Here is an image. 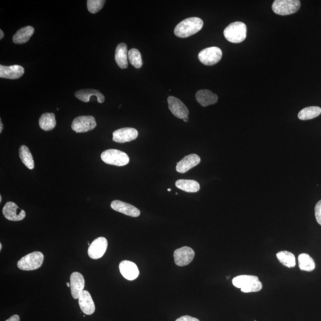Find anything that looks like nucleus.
Instances as JSON below:
<instances>
[{"instance_id": "c9c22d12", "label": "nucleus", "mask_w": 321, "mask_h": 321, "mask_svg": "<svg viewBox=\"0 0 321 321\" xmlns=\"http://www.w3.org/2000/svg\"><path fill=\"white\" fill-rule=\"evenodd\" d=\"M3 129V125L2 124L1 120V121H0V133H2Z\"/></svg>"}, {"instance_id": "473e14b6", "label": "nucleus", "mask_w": 321, "mask_h": 321, "mask_svg": "<svg viewBox=\"0 0 321 321\" xmlns=\"http://www.w3.org/2000/svg\"><path fill=\"white\" fill-rule=\"evenodd\" d=\"M176 321H200L196 319V318L186 316H183L181 318H179V319H178V320H176Z\"/></svg>"}, {"instance_id": "412c9836", "label": "nucleus", "mask_w": 321, "mask_h": 321, "mask_svg": "<svg viewBox=\"0 0 321 321\" xmlns=\"http://www.w3.org/2000/svg\"><path fill=\"white\" fill-rule=\"evenodd\" d=\"M75 97L79 100L84 102V103H88L90 101V98L92 96H95L97 99L99 103H103L105 101V97L102 93L98 90L92 89H86L80 90L75 93Z\"/></svg>"}, {"instance_id": "0eeeda50", "label": "nucleus", "mask_w": 321, "mask_h": 321, "mask_svg": "<svg viewBox=\"0 0 321 321\" xmlns=\"http://www.w3.org/2000/svg\"><path fill=\"white\" fill-rule=\"evenodd\" d=\"M222 56L223 53L220 48L211 47L201 51L198 55V58L203 64L213 65L220 61Z\"/></svg>"}, {"instance_id": "4be33fe9", "label": "nucleus", "mask_w": 321, "mask_h": 321, "mask_svg": "<svg viewBox=\"0 0 321 321\" xmlns=\"http://www.w3.org/2000/svg\"><path fill=\"white\" fill-rule=\"evenodd\" d=\"M128 51L127 45L119 44L116 48L115 60L120 68H127L128 67Z\"/></svg>"}, {"instance_id": "f704fd0d", "label": "nucleus", "mask_w": 321, "mask_h": 321, "mask_svg": "<svg viewBox=\"0 0 321 321\" xmlns=\"http://www.w3.org/2000/svg\"><path fill=\"white\" fill-rule=\"evenodd\" d=\"M3 37H4V32H3L2 30H0V40H2Z\"/></svg>"}, {"instance_id": "6ab92c4d", "label": "nucleus", "mask_w": 321, "mask_h": 321, "mask_svg": "<svg viewBox=\"0 0 321 321\" xmlns=\"http://www.w3.org/2000/svg\"><path fill=\"white\" fill-rule=\"evenodd\" d=\"M78 299L80 310L83 314L91 316L95 313L94 302L88 291L84 290Z\"/></svg>"}, {"instance_id": "aec40b11", "label": "nucleus", "mask_w": 321, "mask_h": 321, "mask_svg": "<svg viewBox=\"0 0 321 321\" xmlns=\"http://www.w3.org/2000/svg\"><path fill=\"white\" fill-rule=\"evenodd\" d=\"M196 99L198 103L203 107L215 104L218 100L217 95L207 89H202L197 91L196 94Z\"/></svg>"}, {"instance_id": "58836bf2", "label": "nucleus", "mask_w": 321, "mask_h": 321, "mask_svg": "<svg viewBox=\"0 0 321 321\" xmlns=\"http://www.w3.org/2000/svg\"><path fill=\"white\" fill-rule=\"evenodd\" d=\"M1 250H2V244H0V250L1 251Z\"/></svg>"}, {"instance_id": "f03ea898", "label": "nucleus", "mask_w": 321, "mask_h": 321, "mask_svg": "<svg viewBox=\"0 0 321 321\" xmlns=\"http://www.w3.org/2000/svg\"><path fill=\"white\" fill-rule=\"evenodd\" d=\"M234 286L241 289L242 292L248 293L259 292L262 284L257 276L250 275H239L232 280Z\"/></svg>"}, {"instance_id": "72a5a7b5", "label": "nucleus", "mask_w": 321, "mask_h": 321, "mask_svg": "<svg viewBox=\"0 0 321 321\" xmlns=\"http://www.w3.org/2000/svg\"><path fill=\"white\" fill-rule=\"evenodd\" d=\"M5 321H20V317L18 315H14Z\"/></svg>"}, {"instance_id": "f257e3e1", "label": "nucleus", "mask_w": 321, "mask_h": 321, "mask_svg": "<svg viewBox=\"0 0 321 321\" xmlns=\"http://www.w3.org/2000/svg\"><path fill=\"white\" fill-rule=\"evenodd\" d=\"M203 26V20L199 17L188 18L180 22L176 26L175 34L177 37L185 38L191 37L202 29Z\"/></svg>"}, {"instance_id": "b1692460", "label": "nucleus", "mask_w": 321, "mask_h": 321, "mask_svg": "<svg viewBox=\"0 0 321 321\" xmlns=\"http://www.w3.org/2000/svg\"><path fill=\"white\" fill-rule=\"evenodd\" d=\"M176 187L189 193H196L200 190L199 183L193 180H179L176 182Z\"/></svg>"}, {"instance_id": "2eb2a0df", "label": "nucleus", "mask_w": 321, "mask_h": 321, "mask_svg": "<svg viewBox=\"0 0 321 321\" xmlns=\"http://www.w3.org/2000/svg\"><path fill=\"white\" fill-rule=\"evenodd\" d=\"M111 207L115 211L130 216V217H137L140 214L139 209L130 205V204L122 202L121 200H116L113 201L111 203Z\"/></svg>"}, {"instance_id": "a19ab883", "label": "nucleus", "mask_w": 321, "mask_h": 321, "mask_svg": "<svg viewBox=\"0 0 321 321\" xmlns=\"http://www.w3.org/2000/svg\"><path fill=\"white\" fill-rule=\"evenodd\" d=\"M167 191H169V192H170V191H172V190H171V189H168V190H167Z\"/></svg>"}, {"instance_id": "dca6fc26", "label": "nucleus", "mask_w": 321, "mask_h": 321, "mask_svg": "<svg viewBox=\"0 0 321 321\" xmlns=\"http://www.w3.org/2000/svg\"><path fill=\"white\" fill-rule=\"evenodd\" d=\"M119 269L121 274L129 281L135 280L139 275V269L136 264L131 261H122L119 265Z\"/></svg>"}, {"instance_id": "2f4dec72", "label": "nucleus", "mask_w": 321, "mask_h": 321, "mask_svg": "<svg viewBox=\"0 0 321 321\" xmlns=\"http://www.w3.org/2000/svg\"><path fill=\"white\" fill-rule=\"evenodd\" d=\"M315 214H316V220L321 226V200L317 202L315 208Z\"/></svg>"}, {"instance_id": "4c0bfd02", "label": "nucleus", "mask_w": 321, "mask_h": 321, "mask_svg": "<svg viewBox=\"0 0 321 321\" xmlns=\"http://www.w3.org/2000/svg\"><path fill=\"white\" fill-rule=\"evenodd\" d=\"M67 286L68 287H70V283H67Z\"/></svg>"}, {"instance_id": "39448f33", "label": "nucleus", "mask_w": 321, "mask_h": 321, "mask_svg": "<svg viewBox=\"0 0 321 321\" xmlns=\"http://www.w3.org/2000/svg\"><path fill=\"white\" fill-rule=\"evenodd\" d=\"M300 7L301 1L299 0H275L272 5L273 11L281 16L295 13Z\"/></svg>"}, {"instance_id": "cd10ccee", "label": "nucleus", "mask_w": 321, "mask_h": 321, "mask_svg": "<svg viewBox=\"0 0 321 321\" xmlns=\"http://www.w3.org/2000/svg\"><path fill=\"white\" fill-rule=\"evenodd\" d=\"M321 114L319 107H309L302 109L298 114V118L302 121H308L319 117Z\"/></svg>"}, {"instance_id": "9b49d317", "label": "nucleus", "mask_w": 321, "mask_h": 321, "mask_svg": "<svg viewBox=\"0 0 321 321\" xmlns=\"http://www.w3.org/2000/svg\"><path fill=\"white\" fill-rule=\"evenodd\" d=\"M2 214L8 220L19 221L23 220L26 217V212L21 209L16 203L12 202L6 203L2 209Z\"/></svg>"}, {"instance_id": "c85d7f7f", "label": "nucleus", "mask_w": 321, "mask_h": 321, "mask_svg": "<svg viewBox=\"0 0 321 321\" xmlns=\"http://www.w3.org/2000/svg\"><path fill=\"white\" fill-rule=\"evenodd\" d=\"M277 257L280 262L288 268L296 266V258L292 253L288 251H281L277 254Z\"/></svg>"}, {"instance_id": "a878e982", "label": "nucleus", "mask_w": 321, "mask_h": 321, "mask_svg": "<svg viewBox=\"0 0 321 321\" xmlns=\"http://www.w3.org/2000/svg\"><path fill=\"white\" fill-rule=\"evenodd\" d=\"M19 157L20 160L25 166L29 170L34 169L35 163L34 158L30 150L25 145L20 146L19 149Z\"/></svg>"}, {"instance_id": "393cba45", "label": "nucleus", "mask_w": 321, "mask_h": 321, "mask_svg": "<svg viewBox=\"0 0 321 321\" xmlns=\"http://www.w3.org/2000/svg\"><path fill=\"white\" fill-rule=\"evenodd\" d=\"M39 125L45 131H50L55 128L56 126V116L54 113H47L41 116Z\"/></svg>"}, {"instance_id": "a211bd4d", "label": "nucleus", "mask_w": 321, "mask_h": 321, "mask_svg": "<svg viewBox=\"0 0 321 321\" xmlns=\"http://www.w3.org/2000/svg\"><path fill=\"white\" fill-rule=\"evenodd\" d=\"M200 158L196 154H190L180 161L176 166L177 172L185 173L200 163Z\"/></svg>"}, {"instance_id": "7c9ffc66", "label": "nucleus", "mask_w": 321, "mask_h": 321, "mask_svg": "<svg viewBox=\"0 0 321 321\" xmlns=\"http://www.w3.org/2000/svg\"><path fill=\"white\" fill-rule=\"evenodd\" d=\"M105 2L106 1L104 0H88L87 1V7L90 13H97L103 8Z\"/></svg>"}, {"instance_id": "ea45409f", "label": "nucleus", "mask_w": 321, "mask_h": 321, "mask_svg": "<svg viewBox=\"0 0 321 321\" xmlns=\"http://www.w3.org/2000/svg\"><path fill=\"white\" fill-rule=\"evenodd\" d=\"M2 201V196H0V202H1Z\"/></svg>"}, {"instance_id": "f3484780", "label": "nucleus", "mask_w": 321, "mask_h": 321, "mask_svg": "<svg viewBox=\"0 0 321 321\" xmlns=\"http://www.w3.org/2000/svg\"><path fill=\"white\" fill-rule=\"evenodd\" d=\"M25 73L22 66L13 65L5 66L0 65V77L8 79H17Z\"/></svg>"}, {"instance_id": "7ed1b4c3", "label": "nucleus", "mask_w": 321, "mask_h": 321, "mask_svg": "<svg viewBox=\"0 0 321 321\" xmlns=\"http://www.w3.org/2000/svg\"><path fill=\"white\" fill-rule=\"evenodd\" d=\"M247 26L241 22L230 24L224 31V35L226 40L235 44L242 43L247 38Z\"/></svg>"}, {"instance_id": "1a4fd4ad", "label": "nucleus", "mask_w": 321, "mask_h": 321, "mask_svg": "<svg viewBox=\"0 0 321 321\" xmlns=\"http://www.w3.org/2000/svg\"><path fill=\"white\" fill-rule=\"evenodd\" d=\"M108 241L106 238L100 237L96 239L89 246L88 256L93 259H100L106 253Z\"/></svg>"}, {"instance_id": "20e7f679", "label": "nucleus", "mask_w": 321, "mask_h": 321, "mask_svg": "<svg viewBox=\"0 0 321 321\" xmlns=\"http://www.w3.org/2000/svg\"><path fill=\"white\" fill-rule=\"evenodd\" d=\"M44 259L43 253L41 252H34L20 259L17 262V267L23 271H33L40 268L43 265Z\"/></svg>"}, {"instance_id": "6e6552de", "label": "nucleus", "mask_w": 321, "mask_h": 321, "mask_svg": "<svg viewBox=\"0 0 321 321\" xmlns=\"http://www.w3.org/2000/svg\"><path fill=\"white\" fill-rule=\"evenodd\" d=\"M97 127L95 119L91 116L77 117L74 119L71 124V128L76 133H85L91 131Z\"/></svg>"}, {"instance_id": "423d86ee", "label": "nucleus", "mask_w": 321, "mask_h": 321, "mask_svg": "<svg viewBox=\"0 0 321 321\" xmlns=\"http://www.w3.org/2000/svg\"><path fill=\"white\" fill-rule=\"evenodd\" d=\"M102 160L106 164L122 167L129 163V157L125 152L118 149H108L101 155Z\"/></svg>"}, {"instance_id": "79ce46f5", "label": "nucleus", "mask_w": 321, "mask_h": 321, "mask_svg": "<svg viewBox=\"0 0 321 321\" xmlns=\"http://www.w3.org/2000/svg\"></svg>"}, {"instance_id": "f8f14e48", "label": "nucleus", "mask_w": 321, "mask_h": 321, "mask_svg": "<svg viewBox=\"0 0 321 321\" xmlns=\"http://www.w3.org/2000/svg\"><path fill=\"white\" fill-rule=\"evenodd\" d=\"M194 257V252L193 249L184 247L178 249L174 253V258L175 263L179 266H187L193 260Z\"/></svg>"}, {"instance_id": "e433bc0d", "label": "nucleus", "mask_w": 321, "mask_h": 321, "mask_svg": "<svg viewBox=\"0 0 321 321\" xmlns=\"http://www.w3.org/2000/svg\"><path fill=\"white\" fill-rule=\"evenodd\" d=\"M183 120H184V121L185 122H188L189 121V118L188 117H187V118H185L184 119H183Z\"/></svg>"}, {"instance_id": "9d476101", "label": "nucleus", "mask_w": 321, "mask_h": 321, "mask_svg": "<svg viewBox=\"0 0 321 321\" xmlns=\"http://www.w3.org/2000/svg\"><path fill=\"white\" fill-rule=\"evenodd\" d=\"M167 101L169 110L177 118L184 119L190 115L188 107L179 99L170 96Z\"/></svg>"}, {"instance_id": "4468645a", "label": "nucleus", "mask_w": 321, "mask_h": 321, "mask_svg": "<svg viewBox=\"0 0 321 321\" xmlns=\"http://www.w3.org/2000/svg\"><path fill=\"white\" fill-rule=\"evenodd\" d=\"M85 279L83 276L78 272L72 273L70 276V288L72 297L78 299L84 291Z\"/></svg>"}, {"instance_id": "ddd939ff", "label": "nucleus", "mask_w": 321, "mask_h": 321, "mask_svg": "<svg viewBox=\"0 0 321 321\" xmlns=\"http://www.w3.org/2000/svg\"><path fill=\"white\" fill-rule=\"evenodd\" d=\"M113 136L115 142L124 143L136 139L138 136V131L134 128H122L114 131Z\"/></svg>"}, {"instance_id": "5701e85b", "label": "nucleus", "mask_w": 321, "mask_h": 321, "mask_svg": "<svg viewBox=\"0 0 321 321\" xmlns=\"http://www.w3.org/2000/svg\"><path fill=\"white\" fill-rule=\"evenodd\" d=\"M34 32V28L31 26L23 27L13 36V41L17 44H25L30 40Z\"/></svg>"}, {"instance_id": "bb28decb", "label": "nucleus", "mask_w": 321, "mask_h": 321, "mask_svg": "<svg viewBox=\"0 0 321 321\" xmlns=\"http://www.w3.org/2000/svg\"><path fill=\"white\" fill-rule=\"evenodd\" d=\"M299 268L302 271L311 272L316 268L314 260L307 254H302L298 257Z\"/></svg>"}, {"instance_id": "c756f323", "label": "nucleus", "mask_w": 321, "mask_h": 321, "mask_svg": "<svg viewBox=\"0 0 321 321\" xmlns=\"http://www.w3.org/2000/svg\"><path fill=\"white\" fill-rule=\"evenodd\" d=\"M128 60L129 62L135 68H140L142 67L143 62L142 56L139 52V50L135 49H132L128 51Z\"/></svg>"}]
</instances>
